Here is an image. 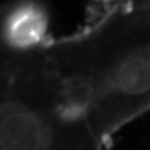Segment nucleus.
Instances as JSON below:
<instances>
[{
	"mask_svg": "<svg viewBox=\"0 0 150 150\" xmlns=\"http://www.w3.org/2000/svg\"><path fill=\"white\" fill-rule=\"evenodd\" d=\"M63 104L106 145L150 110V0H108L79 31L43 46Z\"/></svg>",
	"mask_w": 150,
	"mask_h": 150,
	"instance_id": "obj_1",
	"label": "nucleus"
},
{
	"mask_svg": "<svg viewBox=\"0 0 150 150\" xmlns=\"http://www.w3.org/2000/svg\"><path fill=\"white\" fill-rule=\"evenodd\" d=\"M1 47L0 150H103L85 118L63 104L43 46Z\"/></svg>",
	"mask_w": 150,
	"mask_h": 150,
	"instance_id": "obj_2",
	"label": "nucleus"
}]
</instances>
